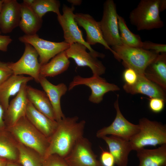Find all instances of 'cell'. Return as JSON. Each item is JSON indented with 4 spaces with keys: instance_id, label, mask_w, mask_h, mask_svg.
Here are the masks:
<instances>
[{
    "instance_id": "cell-2",
    "label": "cell",
    "mask_w": 166,
    "mask_h": 166,
    "mask_svg": "<svg viewBox=\"0 0 166 166\" xmlns=\"http://www.w3.org/2000/svg\"><path fill=\"white\" fill-rule=\"evenodd\" d=\"M8 127L6 131L18 142L34 150L44 158L49 146V139L36 128L26 116Z\"/></svg>"
},
{
    "instance_id": "cell-12",
    "label": "cell",
    "mask_w": 166,
    "mask_h": 166,
    "mask_svg": "<svg viewBox=\"0 0 166 166\" xmlns=\"http://www.w3.org/2000/svg\"><path fill=\"white\" fill-rule=\"evenodd\" d=\"M64 159L68 166H102L92 150L91 143L84 137L77 141Z\"/></svg>"
},
{
    "instance_id": "cell-39",
    "label": "cell",
    "mask_w": 166,
    "mask_h": 166,
    "mask_svg": "<svg viewBox=\"0 0 166 166\" xmlns=\"http://www.w3.org/2000/svg\"><path fill=\"white\" fill-rule=\"evenodd\" d=\"M159 10L160 12L164 10L166 8V0H160L159 3Z\"/></svg>"
},
{
    "instance_id": "cell-32",
    "label": "cell",
    "mask_w": 166,
    "mask_h": 166,
    "mask_svg": "<svg viewBox=\"0 0 166 166\" xmlns=\"http://www.w3.org/2000/svg\"><path fill=\"white\" fill-rule=\"evenodd\" d=\"M142 48L154 51L158 54L166 53L165 44L156 43L150 41H146L143 42Z\"/></svg>"
},
{
    "instance_id": "cell-38",
    "label": "cell",
    "mask_w": 166,
    "mask_h": 166,
    "mask_svg": "<svg viewBox=\"0 0 166 166\" xmlns=\"http://www.w3.org/2000/svg\"><path fill=\"white\" fill-rule=\"evenodd\" d=\"M4 110L0 104V132L5 129V124L3 119Z\"/></svg>"
},
{
    "instance_id": "cell-26",
    "label": "cell",
    "mask_w": 166,
    "mask_h": 166,
    "mask_svg": "<svg viewBox=\"0 0 166 166\" xmlns=\"http://www.w3.org/2000/svg\"><path fill=\"white\" fill-rule=\"evenodd\" d=\"M69 65L70 61L65 50L63 51L47 63L41 65L40 75L46 78L56 76L66 71Z\"/></svg>"
},
{
    "instance_id": "cell-3",
    "label": "cell",
    "mask_w": 166,
    "mask_h": 166,
    "mask_svg": "<svg viewBox=\"0 0 166 166\" xmlns=\"http://www.w3.org/2000/svg\"><path fill=\"white\" fill-rule=\"evenodd\" d=\"M114 52V56L118 61L122 60L123 65L126 68H130L140 75H144L147 67L160 54L142 48L129 46L122 44L112 46Z\"/></svg>"
},
{
    "instance_id": "cell-7",
    "label": "cell",
    "mask_w": 166,
    "mask_h": 166,
    "mask_svg": "<svg viewBox=\"0 0 166 166\" xmlns=\"http://www.w3.org/2000/svg\"><path fill=\"white\" fill-rule=\"evenodd\" d=\"M119 95L117 94V100L114 104L116 112L114 121L109 126L97 131L96 134L97 138H101L104 136L110 135L130 141L139 131V124L130 122L122 114L119 108Z\"/></svg>"
},
{
    "instance_id": "cell-36",
    "label": "cell",
    "mask_w": 166,
    "mask_h": 166,
    "mask_svg": "<svg viewBox=\"0 0 166 166\" xmlns=\"http://www.w3.org/2000/svg\"><path fill=\"white\" fill-rule=\"evenodd\" d=\"M102 151L100 161L102 166H114L115 160L112 154L109 152Z\"/></svg>"
},
{
    "instance_id": "cell-44",
    "label": "cell",
    "mask_w": 166,
    "mask_h": 166,
    "mask_svg": "<svg viewBox=\"0 0 166 166\" xmlns=\"http://www.w3.org/2000/svg\"><path fill=\"white\" fill-rule=\"evenodd\" d=\"M166 166V165H165V166Z\"/></svg>"
},
{
    "instance_id": "cell-17",
    "label": "cell",
    "mask_w": 166,
    "mask_h": 166,
    "mask_svg": "<svg viewBox=\"0 0 166 166\" xmlns=\"http://www.w3.org/2000/svg\"><path fill=\"white\" fill-rule=\"evenodd\" d=\"M39 83L48 97L54 112L55 120L58 122L65 117L61 109V99L68 89L67 86L61 83L54 85L46 77L40 76Z\"/></svg>"
},
{
    "instance_id": "cell-35",
    "label": "cell",
    "mask_w": 166,
    "mask_h": 166,
    "mask_svg": "<svg viewBox=\"0 0 166 166\" xmlns=\"http://www.w3.org/2000/svg\"><path fill=\"white\" fill-rule=\"evenodd\" d=\"M13 75L8 62L0 61V85Z\"/></svg>"
},
{
    "instance_id": "cell-13",
    "label": "cell",
    "mask_w": 166,
    "mask_h": 166,
    "mask_svg": "<svg viewBox=\"0 0 166 166\" xmlns=\"http://www.w3.org/2000/svg\"><path fill=\"white\" fill-rule=\"evenodd\" d=\"M87 49L84 45L75 43L70 45L65 52L69 58L73 59L77 66L88 67L93 76H100L105 73L106 68L97 58L87 52Z\"/></svg>"
},
{
    "instance_id": "cell-22",
    "label": "cell",
    "mask_w": 166,
    "mask_h": 166,
    "mask_svg": "<svg viewBox=\"0 0 166 166\" xmlns=\"http://www.w3.org/2000/svg\"><path fill=\"white\" fill-rule=\"evenodd\" d=\"M146 78L166 90V53L160 54L145 69Z\"/></svg>"
},
{
    "instance_id": "cell-34",
    "label": "cell",
    "mask_w": 166,
    "mask_h": 166,
    "mask_svg": "<svg viewBox=\"0 0 166 166\" xmlns=\"http://www.w3.org/2000/svg\"><path fill=\"white\" fill-rule=\"evenodd\" d=\"M165 101V100L161 98H150L148 103L149 108L154 113H160L164 109Z\"/></svg>"
},
{
    "instance_id": "cell-9",
    "label": "cell",
    "mask_w": 166,
    "mask_h": 166,
    "mask_svg": "<svg viewBox=\"0 0 166 166\" xmlns=\"http://www.w3.org/2000/svg\"><path fill=\"white\" fill-rule=\"evenodd\" d=\"M18 40L24 44L31 45L36 50L39 56V61L41 65L59 53L66 50L70 45L63 41L55 42L46 40L40 38L36 34L34 35H24L20 37Z\"/></svg>"
},
{
    "instance_id": "cell-40",
    "label": "cell",
    "mask_w": 166,
    "mask_h": 166,
    "mask_svg": "<svg viewBox=\"0 0 166 166\" xmlns=\"http://www.w3.org/2000/svg\"><path fill=\"white\" fill-rule=\"evenodd\" d=\"M68 2L72 4L73 6L80 5L82 1L81 0H68Z\"/></svg>"
},
{
    "instance_id": "cell-4",
    "label": "cell",
    "mask_w": 166,
    "mask_h": 166,
    "mask_svg": "<svg viewBox=\"0 0 166 166\" xmlns=\"http://www.w3.org/2000/svg\"><path fill=\"white\" fill-rule=\"evenodd\" d=\"M138 124L139 131L129 141L132 150L166 144V125L144 117L139 120Z\"/></svg>"
},
{
    "instance_id": "cell-42",
    "label": "cell",
    "mask_w": 166,
    "mask_h": 166,
    "mask_svg": "<svg viewBox=\"0 0 166 166\" xmlns=\"http://www.w3.org/2000/svg\"><path fill=\"white\" fill-rule=\"evenodd\" d=\"M6 166H20L14 161H8Z\"/></svg>"
},
{
    "instance_id": "cell-23",
    "label": "cell",
    "mask_w": 166,
    "mask_h": 166,
    "mask_svg": "<svg viewBox=\"0 0 166 166\" xmlns=\"http://www.w3.org/2000/svg\"><path fill=\"white\" fill-rule=\"evenodd\" d=\"M136 152L139 166L166 165V144L153 149L142 148Z\"/></svg>"
},
{
    "instance_id": "cell-33",
    "label": "cell",
    "mask_w": 166,
    "mask_h": 166,
    "mask_svg": "<svg viewBox=\"0 0 166 166\" xmlns=\"http://www.w3.org/2000/svg\"><path fill=\"white\" fill-rule=\"evenodd\" d=\"M139 77L137 73L133 69L127 68L123 73V78L125 84L131 85L135 84L137 81Z\"/></svg>"
},
{
    "instance_id": "cell-8",
    "label": "cell",
    "mask_w": 166,
    "mask_h": 166,
    "mask_svg": "<svg viewBox=\"0 0 166 166\" xmlns=\"http://www.w3.org/2000/svg\"><path fill=\"white\" fill-rule=\"evenodd\" d=\"M117 14L114 1H106L103 5L102 18L99 22L104 40L112 47L123 44L119 30Z\"/></svg>"
},
{
    "instance_id": "cell-27",
    "label": "cell",
    "mask_w": 166,
    "mask_h": 166,
    "mask_svg": "<svg viewBox=\"0 0 166 166\" xmlns=\"http://www.w3.org/2000/svg\"><path fill=\"white\" fill-rule=\"evenodd\" d=\"M23 2L28 5L40 18L48 12H52L57 16L61 14L59 10L60 3L57 0H24Z\"/></svg>"
},
{
    "instance_id": "cell-18",
    "label": "cell",
    "mask_w": 166,
    "mask_h": 166,
    "mask_svg": "<svg viewBox=\"0 0 166 166\" xmlns=\"http://www.w3.org/2000/svg\"><path fill=\"white\" fill-rule=\"evenodd\" d=\"M101 138L107 144L109 152L114 158L115 164L117 166H127L128 155L132 150L130 141L112 135Z\"/></svg>"
},
{
    "instance_id": "cell-14",
    "label": "cell",
    "mask_w": 166,
    "mask_h": 166,
    "mask_svg": "<svg viewBox=\"0 0 166 166\" xmlns=\"http://www.w3.org/2000/svg\"><path fill=\"white\" fill-rule=\"evenodd\" d=\"M75 14V19L78 25L82 27L86 31V42L90 46L100 44L105 49L109 50L114 55V51L104 39L99 22L97 21L89 14L76 13Z\"/></svg>"
},
{
    "instance_id": "cell-31",
    "label": "cell",
    "mask_w": 166,
    "mask_h": 166,
    "mask_svg": "<svg viewBox=\"0 0 166 166\" xmlns=\"http://www.w3.org/2000/svg\"><path fill=\"white\" fill-rule=\"evenodd\" d=\"M42 166H68L64 158L56 154L51 155L44 159Z\"/></svg>"
},
{
    "instance_id": "cell-28",
    "label": "cell",
    "mask_w": 166,
    "mask_h": 166,
    "mask_svg": "<svg viewBox=\"0 0 166 166\" xmlns=\"http://www.w3.org/2000/svg\"><path fill=\"white\" fill-rule=\"evenodd\" d=\"M16 145L18 160L22 166H42L43 159L37 152L19 142Z\"/></svg>"
},
{
    "instance_id": "cell-19",
    "label": "cell",
    "mask_w": 166,
    "mask_h": 166,
    "mask_svg": "<svg viewBox=\"0 0 166 166\" xmlns=\"http://www.w3.org/2000/svg\"><path fill=\"white\" fill-rule=\"evenodd\" d=\"M26 116L32 125L49 139L58 125L57 121L39 111L29 101Z\"/></svg>"
},
{
    "instance_id": "cell-20",
    "label": "cell",
    "mask_w": 166,
    "mask_h": 166,
    "mask_svg": "<svg viewBox=\"0 0 166 166\" xmlns=\"http://www.w3.org/2000/svg\"><path fill=\"white\" fill-rule=\"evenodd\" d=\"M123 89L126 93L131 94H141L150 98L158 97L166 101L165 91L144 75H139L137 81L133 85H129L124 84Z\"/></svg>"
},
{
    "instance_id": "cell-15",
    "label": "cell",
    "mask_w": 166,
    "mask_h": 166,
    "mask_svg": "<svg viewBox=\"0 0 166 166\" xmlns=\"http://www.w3.org/2000/svg\"><path fill=\"white\" fill-rule=\"evenodd\" d=\"M2 1L0 30L3 34H7L19 26L21 19V5L16 0Z\"/></svg>"
},
{
    "instance_id": "cell-21",
    "label": "cell",
    "mask_w": 166,
    "mask_h": 166,
    "mask_svg": "<svg viewBox=\"0 0 166 166\" xmlns=\"http://www.w3.org/2000/svg\"><path fill=\"white\" fill-rule=\"evenodd\" d=\"M33 79L30 76L13 75L0 85V104L4 112L8 107L10 97L17 95L23 84Z\"/></svg>"
},
{
    "instance_id": "cell-6",
    "label": "cell",
    "mask_w": 166,
    "mask_h": 166,
    "mask_svg": "<svg viewBox=\"0 0 166 166\" xmlns=\"http://www.w3.org/2000/svg\"><path fill=\"white\" fill-rule=\"evenodd\" d=\"M74 10L73 6L69 7L64 4L62 14L57 16L58 21L63 30L64 41L70 45L75 43L82 44L95 57L104 58L105 57L104 54L94 50L84 39L82 31L78 28L75 19Z\"/></svg>"
},
{
    "instance_id": "cell-1",
    "label": "cell",
    "mask_w": 166,
    "mask_h": 166,
    "mask_svg": "<svg viewBox=\"0 0 166 166\" xmlns=\"http://www.w3.org/2000/svg\"><path fill=\"white\" fill-rule=\"evenodd\" d=\"M75 116L65 117L58 122L57 127L49 139V143L43 159L53 154L64 158L79 139L83 137L85 121H78Z\"/></svg>"
},
{
    "instance_id": "cell-43",
    "label": "cell",
    "mask_w": 166,
    "mask_h": 166,
    "mask_svg": "<svg viewBox=\"0 0 166 166\" xmlns=\"http://www.w3.org/2000/svg\"><path fill=\"white\" fill-rule=\"evenodd\" d=\"M2 0H0V11H1V5H2ZM1 33V31H0V33Z\"/></svg>"
},
{
    "instance_id": "cell-16",
    "label": "cell",
    "mask_w": 166,
    "mask_h": 166,
    "mask_svg": "<svg viewBox=\"0 0 166 166\" xmlns=\"http://www.w3.org/2000/svg\"><path fill=\"white\" fill-rule=\"evenodd\" d=\"M27 83L23 84L16 96L9 104L6 110L4 112L3 119L5 125L8 126L15 124L22 118L26 116L28 102L26 93Z\"/></svg>"
},
{
    "instance_id": "cell-5",
    "label": "cell",
    "mask_w": 166,
    "mask_h": 166,
    "mask_svg": "<svg viewBox=\"0 0 166 166\" xmlns=\"http://www.w3.org/2000/svg\"><path fill=\"white\" fill-rule=\"evenodd\" d=\"M160 0H141L130 13V23L138 31L160 28L164 26L160 15Z\"/></svg>"
},
{
    "instance_id": "cell-29",
    "label": "cell",
    "mask_w": 166,
    "mask_h": 166,
    "mask_svg": "<svg viewBox=\"0 0 166 166\" xmlns=\"http://www.w3.org/2000/svg\"><path fill=\"white\" fill-rule=\"evenodd\" d=\"M8 135L5 129L0 132V158L15 161L18 159V150Z\"/></svg>"
},
{
    "instance_id": "cell-37",
    "label": "cell",
    "mask_w": 166,
    "mask_h": 166,
    "mask_svg": "<svg viewBox=\"0 0 166 166\" xmlns=\"http://www.w3.org/2000/svg\"><path fill=\"white\" fill-rule=\"evenodd\" d=\"M12 41L10 36L0 34V50L3 52L6 51L8 45Z\"/></svg>"
},
{
    "instance_id": "cell-25",
    "label": "cell",
    "mask_w": 166,
    "mask_h": 166,
    "mask_svg": "<svg viewBox=\"0 0 166 166\" xmlns=\"http://www.w3.org/2000/svg\"><path fill=\"white\" fill-rule=\"evenodd\" d=\"M21 5V19L19 26L25 35L36 34L42 26V18L25 3L23 2Z\"/></svg>"
},
{
    "instance_id": "cell-10",
    "label": "cell",
    "mask_w": 166,
    "mask_h": 166,
    "mask_svg": "<svg viewBox=\"0 0 166 166\" xmlns=\"http://www.w3.org/2000/svg\"><path fill=\"white\" fill-rule=\"evenodd\" d=\"M84 85L90 88L91 93L89 100L92 103L98 104L103 100V97L110 91L120 90L117 85L108 83L106 80L100 76H94L89 77H84L79 75L75 76L69 84V90L73 89L77 85Z\"/></svg>"
},
{
    "instance_id": "cell-30",
    "label": "cell",
    "mask_w": 166,
    "mask_h": 166,
    "mask_svg": "<svg viewBox=\"0 0 166 166\" xmlns=\"http://www.w3.org/2000/svg\"><path fill=\"white\" fill-rule=\"evenodd\" d=\"M120 35L123 44L129 46L142 48L143 42L139 35L132 33L127 27L123 17L117 14Z\"/></svg>"
},
{
    "instance_id": "cell-41",
    "label": "cell",
    "mask_w": 166,
    "mask_h": 166,
    "mask_svg": "<svg viewBox=\"0 0 166 166\" xmlns=\"http://www.w3.org/2000/svg\"><path fill=\"white\" fill-rule=\"evenodd\" d=\"M8 161L5 159L0 158V166H6Z\"/></svg>"
},
{
    "instance_id": "cell-24",
    "label": "cell",
    "mask_w": 166,
    "mask_h": 166,
    "mask_svg": "<svg viewBox=\"0 0 166 166\" xmlns=\"http://www.w3.org/2000/svg\"><path fill=\"white\" fill-rule=\"evenodd\" d=\"M26 93L28 101L38 110L50 119L56 121L52 105L44 91L27 85Z\"/></svg>"
},
{
    "instance_id": "cell-11",
    "label": "cell",
    "mask_w": 166,
    "mask_h": 166,
    "mask_svg": "<svg viewBox=\"0 0 166 166\" xmlns=\"http://www.w3.org/2000/svg\"><path fill=\"white\" fill-rule=\"evenodd\" d=\"M24 51L20 58L15 62H8L13 75L26 74L39 83L41 65L38 60V54L30 44L25 43Z\"/></svg>"
}]
</instances>
